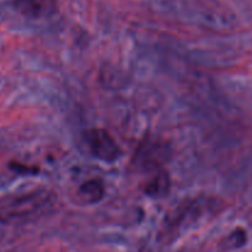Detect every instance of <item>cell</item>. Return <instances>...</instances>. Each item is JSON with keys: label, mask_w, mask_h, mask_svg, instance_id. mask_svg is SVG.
Wrapping results in <instances>:
<instances>
[{"label": "cell", "mask_w": 252, "mask_h": 252, "mask_svg": "<svg viewBox=\"0 0 252 252\" xmlns=\"http://www.w3.org/2000/svg\"><path fill=\"white\" fill-rule=\"evenodd\" d=\"M56 205V194L46 188L0 198V222L23 224L47 214Z\"/></svg>", "instance_id": "1"}, {"label": "cell", "mask_w": 252, "mask_h": 252, "mask_svg": "<svg viewBox=\"0 0 252 252\" xmlns=\"http://www.w3.org/2000/svg\"><path fill=\"white\" fill-rule=\"evenodd\" d=\"M171 150L166 142L152 136L144 137L132 157V166L137 171L155 172L163 168L169 158Z\"/></svg>", "instance_id": "2"}, {"label": "cell", "mask_w": 252, "mask_h": 252, "mask_svg": "<svg viewBox=\"0 0 252 252\" xmlns=\"http://www.w3.org/2000/svg\"><path fill=\"white\" fill-rule=\"evenodd\" d=\"M83 139L92 155L100 161L111 163L120 156V149L115 139L106 130L92 127L84 131Z\"/></svg>", "instance_id": "3"}, {"label": "cell", "mask_w": 252, "mask_h": 252, "mask_svg": "<svg viewBox=\"0 0 252 252\" xmlns=\"http://www.w3.org/2000/svg\"><path fill=\"white\" fill-rule=\"evenodd\" d=\"M13 6L19 14L29 19L47 18L56 11V0H13Z\"/></svg>", "instance_id": "4"}, {"label": "cell", "mask_w": 252, "mask_h": 252, "mask_svg": "<svg viewBox=\"0 0 252 252\" xmlns=\"http://www.w3.org/2000/svg\"><path fill=\"white\" fill-rule=\"evenodd\" d=\"M79 202L83 204H94L100 202L105 195V186L104 182L99 178H92L81 184L78 192Z\"/></svg>", "instance_id": "5"}, {"label": "cell", "mask_w": 252, "mask_h": 252, "mask_svg": "<svg viewBox=\"0 0 252 252\" xmlns=\"http://www.w3.org/2000/svg\"><path fill=\"white\" fill-rule=\"evenodd\" d=\"M171 189V177L164 168L155 171V174L145 184V193L150 197H166Z\"/></svg>", "instance_id": "6"}, {"label": "cell", "mask_w": 252, "mask_h": 252, "mask_svg": "<svg viewBox=\"0 0 252 252\" xmlns=\"http://www.w3.org/2000/svg\"><path fill=\"white\" fill-rule=\"evenodd\" d=\"M9 168H10L11 171L15 172V173H19V174H36L38 173V171H40L38 167L21 163V162L19 161H11L10 163H9Z\"/></svg>", "instance_id": "7"}]
</instances>
